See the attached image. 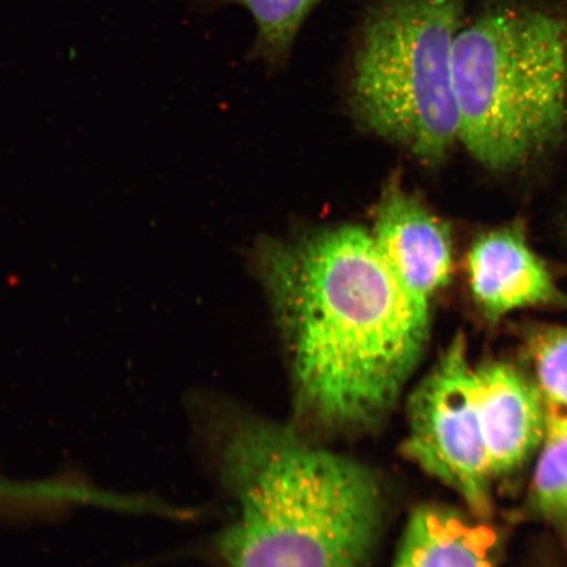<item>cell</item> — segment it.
<instances>
[{
    "mask_svg": "<svg viewBox=\"0 0 567 567\" xmlns=\"http://www.w3.org/2000/svg\"><path fill=\"white\" fill-rule=\"evenodd\" d=\"M460 142L494 172L526 165L557 140L566 116L563 24L548 13L492 4L453 44Z\"/></svg>",
    "mask_w": 567,
    "mask_h": 567,
    "instance_id": "cell-3",
    "label": "cell"
},
{
    "mask_svg": "<svg viewBox=\"0 0 567 567\" xmlns=\"http://www.w3.org/2000/svg\"><path fill=\"white\" fill-rule=\"evenodd\" d=\"M474 301L492 323L514 311L567 305L544 261L516 225L482 234L467 254Z\"/></svg>",
    "mask_w": 567,
    "mask_h": 567,
    "instance_id": "cell-8",
    "label": "cell"
},
{
    "mask_svg": "<svg viewBox=\"0 0 567 567\" xmlns=\"http://www.w3.org/2000/svg\"><path fill=\"white\" fill-rule=\"evenodd\" d=\"M382 258L417 307L451 280L452 238L449 225L400 186L388 188L375 210L371 231Z\"/></svg>",
    "mask_w": 567,
    "mask_h": 567,
    "instance_id": "cell-6",
    "label": "cell"
},
{
    "mask_svg": "<svg viewBox=\"0 0 567 567\" xmlns=\"http://www.w3.org/2000/svg\"><path fill=\"white\" fill-rule=\"evenodd\" d=\"M465 0H368L350 48V101L370 130L435 165L460 141L452 51Z\"/></svg>",
    "mask_w": 567,
    "mask_h": 567,
    "instance_id": "cell-4",
    "label": "cell"
},
{
    "mask_svg": "<svg viewBox=\"0 0 567 567\" xmlns=\"http://www.w3.org/2000/svg\"><path fill=\"white\" fill-rule=\"evenodd\" d=\"M477 402L493 481L514 476L540 451L547 410L530 374L505 361L476 367Z\"/></svg>",
    "mask_w": 567,
    "mask_h": 567,
    "instance_id": "cell-7",
    "label": "cell"
},
{
    "mask_svg": "<svg viewBox=\"0 0 567 567\" xmlns=\"http://www.w3.org/2000/svg\"><path fill=\"white\" fill-rule=\"evenodd\" d=\"M403 453L449 485L473 515L493 514V477L482 435L476 367L457 336L409 401Z\"/></svg>",
    "mask_w": 567,
    "mask_h": 567,
    "instance_id": "cell-5",
    "label": "cell"
},
{
    "mask_svg": "<svg viewBox=\"0 0 567 567\" xmlns=\"http://www.w3.org/2000/svg\"><path fill=\"white\" fill-rule=\"evenodd\" d=\"M495 540L456 509H416L403 535L394 567H494Z\"/></svg>",
    "mask_w": 567,
    "mask_h": 567,
    "instance_id": "cell-9",
    "label": "cell"
},
{
    "mask_svg": "<svg viewBox=\"0 0 567 567\" xmlns=\"http://www.w3.org/2000/svg\"><path fill=\"white\" fill-rule=\"evenodd\" d=\"M261 267L303 413L329 431L379 422L422 357L430 311L402 289L372 233L342 225L269 245Z\"/></svg>",
    "mask_w": 567,
    "mask_h": 567,
    "instance_id": "cell-1",
    "label": "cell"
},
{
    "mask_svg": "<svg viewBox=\"0 0 567 567\" xmlns=\"http://www.w3.org/2000/svg\"><path fill=\"white\" fill-rule=\"evenodd\" d=\"M528 515L567 547V422L547 424L526 501Z\"/></svg>",
    "mask_w": 567,
    "mask_h": 567,
    "instance_id": "cell-10",
    "label": "cell"
},
{
    "mask_svg": "<svg viewBox=\"0 0 567 567\" xmlns=\"http://www.w3.org/2000/svg\"><path fill=\"white\" fill-rule=\"evenodd\" d=\"M215 442L237 505L215 540L225 567L364 566L381 517L365 466L264 421L229 422Z\"/></svg>",
    "mask_w": 567,
    "mask_h": 567,
    "instance_id": "cell-2",
    "label": "cell"
},
{
    "mask_svg": "<svg viewBox=\"0 0 567 567\" xmlns=\"http://www.w3.org/2000/svg\"><path fill=\"white\" fill-rule=\"evenodd\" d=\"M530 378L540 390L547 424L567 422V326H536L526 334Z\"/></svg>",
    "mask_w": 567,
    "mask_h": 567,
    "instance_id": "cell-13",
    "label": "cell"
},
{
    "mask_svg": "<svg viewBox=\"0 0 567 567\" xmlns=\"http://www.w3.org/2000/svg\"><path fill=\"white\" fill-rule=\"evenodd\" d=\"M111 493L82 481L20 482L0 474V515L44 514L74 506L109 507Z\"/></svg>",
    "mask_w": 567,
    "mask_h": 567,
    "instance_id": "cell-12",
    "label": "cell"
},
{
    "mask_svg": "<svg viewBox=\"0 0 567 567\" xmlns=\"http://www.w3.org/2000/svg\"><path fill=\"white\" fill-rule=\"evenodd\" d=\"M237 4L250 13L255 24L254 60L267 66L282 65L293 52L305 21L322 0H216Z\"/></svg>",
    "mask_w": 567,
    "mask_h": 567,
    "instance_id": "cell-11",
    "label": "cell"
}]
</instances>
